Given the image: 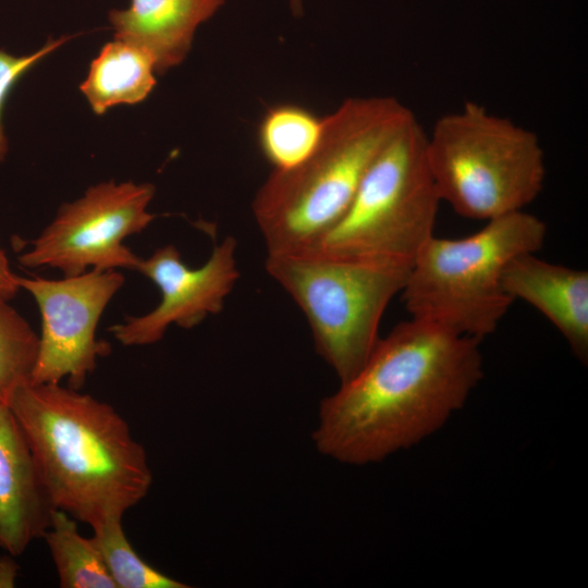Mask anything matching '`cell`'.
<instances>
[{"instance_id":"obj_1","label":"cell","mask_w":588,"mask_h":588,"mask_svg":"<svg viewBox=\"0 0 588 588\" xmlns=\"http://www.w3.org/2000/svg\"><path fill=\"white\" fill-rule=\"evenodd\" d=\"M480 340L411 318L379 339L363 368L319 406L317 450L366 465L438 431L483 376Z\"/></svg>"},{"instance_id":"obj_2","label":"cell","mask_w":588,"mask_h":588,"mask_svg":"<svg viewBox=\"0 0 588 588\" xmlns=\"http://www.w3.org/2000/svg\"><path fill=\"white\" fill-rule=\"evenodd\" d=\"M54 509L90 527L148 493L144 446L110 404L60 383H25L9 405Z\"/></svg>"},{"instance_id":"obj_3","label":"cell","mask_w":588,"mask_h":588,"mask_svg":"<svg viewBox=\"0 0 588 588\" xmlns=\"http://www.w3.org/2000/svg\"><path fill=\"white\" fill-rule=\"evenodd\" d=\"M413 117L389 96L348 98L323 117L314 151L295 167L273 170L254 197L267 255L311 252L342 218L375 158Z\"/></svg>"},{"instance_id":"obj_4","label":"cell","mask_w":588,"mask_h":588,"mask_svg":"<svg viewBox=\"0 0 588 588\" xmlns=\"http://www.w3.org/2000/svg\"><path fill=\"white\" fill-rule=\"evenodd\" d=\"M546 235V223L520 210L488 220L466 237L431 236L401 292L411 318L478 340L491 334L514 302L502 283L506 266L539 250Z\"/></svg>"},{"instance_id":"obj_5","label":"cell","mask_w":588,"mask_h":588,"mask_svg":"<svg viewBox=\"0 0 588 588\" xmlns=\"http://www.w3.org/2000/svg\"><path fill=\"white\" fill-rule=\"evenodd\" d=\"M426 154L441 201L468 219L524 210L544 185L537 134L473 101L434 122Z\"/></svg>"},{"instance_id":"obj_6","label":"cell","mask_w":588,"mask_h":588,"mask_svg":"<svg viewBox=\"0 0 588 588\" xmlns=\"http://www.w3.org/2000/svg\"><path fill=\"white\" fill-rule=\"evenodd\" d=\"M426 139L414 115L381 149L342 218L309 253L411 268L433 236L441 203Z\"/></svg>"},{"instance_id":"obj_7","label":"cell","mask_w":588,"mask_h":588,"mask_svg":"<svg viewBox=\"0 0 588 588\" xmlns=\"http://www.w3.org/2000/svg\"><path fill=\"white\" fill-rule=\"evenodd\" d=\"M265 268L304 313L317 353L341 383L369 358L381 318L411 270L311 253L267 255Z\"/></svg>"},{"instance_id":"obj_8","label":"cell","mask_w":588,"mask_h":588,"mask_svg":"<svg viewBox=\"0 0 588 588\" xmlns=\"http://www.w3.org/2000/svg\"><path fill=\"white\" fill-rule=\"evenodd\" d=\"M154 195L155 186L149 183L109 181L91 186L59 209L19 261L27 268L58 269L64 275H77L88 268L136 270L140 257L123 242L155 219L147 210Z\"/></svg>"},{"instance_id":"obj_9","label":"cell","mask_w":588,"mask_h":588,"mask_svg":"<svg viewBox=\"0 0 588 588\" xmlns=\"http://www.w3.org/2000/svg\"><path fill=\"white\" fill-rule=\"evenodd\" d=\"M36 301L41 317L38 355L30 383H60L81 390L110 344L97 340L100 317L124 283L118 270L90 269L51 280L17 278Z\"/></svg>"},{"instance_id":"obj_10","label":"cell","mask_w":588,"mask_h":588,"mask_svg":"<svg viewBox=\"0 0 588 588\" xmlns=\"http://www.w3.org/2000/svg\"><path fill=\"white\" fill-rule=\"evenodd\" d=\"M236 250V238L228 235L198 268L188 267L172 244L139 258L136 270L156 284L160 302L149 313L127 317L109 331L125 346L149 345L160 341L171 324L192 329L221 313L240 279Z\"/></svg>"},{"instance_id":"obj_11","label":"cell","mask_w":588,"mask_h":588,"mask_svg":"<svg viewBox=\"0 0 588 588\" xmlns=\"http://www.w3.org/2000/svg\"><path fill=\"white\" fill-rule=\"evenodd\" d=\"M54 510L27 440L0 404V548L17 556L42 538Z\"/></svg>"},{"instance_id":"obj_12","label":"cell","mask_w":588,"mask_h":588,"mask_svg":"<svg viewBox=\"0 0 588 588\" xmlns=\"http://www.w3.org/2000/svg\"><path fill=\"white\" fill-rule=\"evenodd\" d=\"M503 287L544 315L562 333L574 355L588 359V272L522 254L506 266Z\"/></svg>"},{"instance_id":"obj_13","label":"cell","mask_w":588,"mask_h":588,"mask_svg":"<svg viewBox=\"0 0 588 588\" xmlns=\"http://www.w3.org/2000/svg\"><path fill=\"white\" fill-rule=\"evenodd\" d=\"M224 0H131L124 10H111L114 39L146 51L157 74L183 62L197 27L208 21Z\"/></svg>"},{"instance_id":"obj_14","label":"cell","mask_w":588,"mask_h":588,"mask_svg":"<svg viewBox=\"0 0 588 588\" xmlns=\"http://www.w3.org/2000/svg\"><path fill=\"white\" fill-rule=\"evenodd\" d=\"M155 63L143 49L114 39L91 61L79 89L93 111L101 115L118 105L145 100L157 84Z\"/></svg>"},{"instance_id":"obj_15","label":"cell","mask_w":588,"mask_h":588,"mask_svg":"<svg viewBox=\"0 0 588 588\" xmlns=\"http://www.w3.org/2000/svg\"><path fill=\"white\" fill-rule=\"evenodd\" d=\"M42 538L62 588H117L94 541L79 534L75 518L54 509Z\"/></svg>"},{"instance_id":"obj_16","label":"cell","mask_w":588,"mask_h":588,"mask_svg":"<svg viewBox=\"0 0 588 588\" xmlns=\"http://www.w3.org/2000/svg\"><path fill=\"white\" fill-rule=\"evenodd\" d=\"M322 118L306 108L281 105L270 108L258 127V143L274 170H284L305 160L321 137Z\"/></svg>"},{"instance_id":"obj_17","label":"cell","mask_w":588,"mask_h":588,"mask_svg":"<svg viewBox=\"0 0 588 588\" xmlns=\"http://www.w3.org/2000/svg\"><path fill=\"white\" fill-rule=\"evenodd\" d=\"M94 541L117 588H188L146 563L127 540L122 518L91 526Z\"/></svg>"},{"instance_id":"obj_18","label":"cell","mask_w":588,"mask_h":588,"mask_svg":"<svg viewBox=\"0 0 588 588\" xmlns=\"http://www.w3.org/2000/svg\"><path fill=\"white\" fill-rule=\"evenodd\" d=\"M0 298V404L9 402L30 381L38 355L39 336L29 323Z\"/></svg>"},{"instance_id":"obj_19","label":"cell","mask_w":588,"mask_h":588,"mask_svg":"<svg viewBox=\"0 0 588 588\" xmlns=\"http://www.w3.org/2000/svg\"><path fill=\"white\" fill-rule=\"evenodd\" d=\"M72 37L49 38L40 49L24 56H14L0 49V162L4 160L8 152V139L3 131L1 118L10 91L25 73Z\"/></svg>"},{"instance_id":"obj_20","label":"cell","mask_w":588,"mask_h":588,"mask_svg":"<svg viewBox=\"0 0 588 588\" xmlns=\"http://www.w3.org/2000/svg\"><path fill=\"white\" fill-rule=\"evenodd\" d=\"M17 278L10 268L5 253L0 248V298L10 301L21 290Z\"/></svg>"},{"instance_id":"obj_21","label":"cell","mask_w":588,"mask_h":588,"mask_svg":"<svg viewBox=\"0 0 588 588\" xmlns=\"http://www.w3.org/2000/svg\"><path fill=\"white\" fill-rule=\"evenodd\" d=\"M15 556L8 553L0 555V588L15 587L19 577L20 565Z\"/></svg>"},{"instance_id":"obj_22","label":"cell","mask_w":588,"mask_h":588,"mask_svg":"<svg viewBox=\"0 0 588 588\" xmlns=\"http://www.w3.org/2000/svg\"><path fill=\"white\" fill-rule=\"evenodd\" d=\"M290 7L294 15H301L303 13V0H289Z\"/></svg>"}]
</instances>
